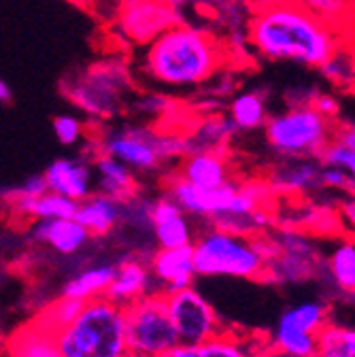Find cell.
I'll list each match as a JSON object with an SVG mask.
<instances>
[{
	"mask_svg": "<svg viewBox=\"0 0 355 357\" xmlns=\"http://www.w3.org/2000/svg\"><path fill=\"white\" fill-rule=\"evenodd\" d=\"M300 3L304 7H308L313 13L322 15L324 20L340 26V22H342L345 13L349 9L351 0H300Z\"/></svg>",
	"mask_w": 355,
	"mask_h": 357,
	"instance_id": "836d02e7",
	"label": "cell"
},
{
	"mask_svg": "<svg viewBox=\"0 0 355 357\" xmlns=\"http://www.w3.org/2000/svg\"><path fill=\"white\" fill-rule=\"evenodd\" d=\"M328 273L340 291L353 296V291H355V245L351 238L340 241L330 251Z\"/></svg>",
	"mask_w": 355,
	"mask_h": 357,
	"instance_id": "f1b7e54d",
	"label": "cell"
},
{
	"mask_svg": "<svg viewBox=\"0 0 355 357\" xmlns=\"http://www.w3.org/2000/svg\"><path fill=\"white\" fill-rule=\"evenodd\" d=\"M43 176H45L50 192L62 194L77 202L94 192V170L83 160H56L45 168Z\"/></svg>",
	"mask_w": 355,
	"mask_h": 357,
	"instance_id": "2e32d148",
	"label": "cell"
},
{
	"mask_svg": "<svg viewBox=\"0 0 355 357\" xmlns=\"http://www.w3.org/2000/svg\"><path fill=\"white\" fill-rule=\"evenodd\" d=\"M230 119L236 130H257L269 119L266 100L259 92H243L230 102Z\"/></svg>",
	"mask_w": 355,
	"mask_h": 357,
	"instance_id": "83f0119b",
	"label": "cell"
},
{
	"mask_svg": "<svg viewBox=\"0 0 355 357\" xmlns=\"http://www.w3.org/2000/svg\"><path fill=\"white\" fill-rule=\"evenodd\" d=\"M266 344V336H245L236 330H226L200 344H174L158 357H257Z\"/></svg>",
	"mask_w": 355,
	"mask_h": 357,
	"instance_id": "4fadbf2b",
	"label": "cell"
},
{
	"mask_svg": "<svg viewBox=\"0 0 355 357\" xmlns=\"http://www.w3.org/2000/svg\"><path fill=\"white\" fill-rule=\"evenodd\" d=\"M179 24L176 13L162 0H130L121 9L119 28L132 40L147 45L158 34Z\"/></svg>",
	"mask_w": 355,
	"mask_h": 357,
	"instance_id": "7c38bea8",
	"label": "cell"
},
{
	"mask_svg": "<svg viewBox=\"0 0 355 357\" xmlns=\"http://www.w3.org/2000/svg\"><path fill=\"white\" fill-rule=\"evenodd\" d=\"M192 257L200 277L262 279L266 261L251 236L232 234L221 228L202 232L192 241Z\"/></svg>",
	"mask_w": 355,
	"mask_h": 357,
	"instance_id": "5b68a950",
	"label": "cell"
},
{
	"mask_svg": "<svg viewBox=\"0 0 355 357\" xmlns=\"http://www.w3.org/2000/svg\"><path fill=\"white\" fill-rule=\"evenodd\" d=\"M317 162L322 166H332V168H342L351 174H355V147L345 145L338 139H330L328 145L322 149L317 155Z\"/></svg>",
	"mask_w": 355,
	"mask_h": 357,
	"instance_id": "4dcf8cb0",
	"label": "cell"
},
{
	"mask_svg": "<svg viewBox=\"0 0 355 357\" xmlns=\"http://www.w3.org/2000/svg\"><path fill=\"white\" fill-rule=\"evenodd\" d=\"M73 219L79 221L90 236H107L121 221V202L100 192H92L87 198L77 202V213Z\"/></svg>",
	"mask_w": 355,
	"mask_h": 357,
	"instance_id": "44dd1931",
	"label": "cell"
},
{
	"mask_svg": "<svg viewBox=\"0 0 355 357\" xmlns=\"http://www.w3.org/2000/svg\"><path fill=\"white\" fill-rule=\"evenodd\" d=\"M345 28L324 20L300 0L262 3L249 22L253 50L275 62L319 68L345 45Z\"/></svg>",
	"mask_w": 355,
	"mask_h": 357,
	"instance_id": "6da1fadb",
	"label": "cell"
},
{
	"mask_svg": "<svg viewBox=\"0 0 355 357\" xmlns=\"http://www.w3.org/2000/svg\"><path fill=\"white\" fill-rule=\"evenodd\" d=\"M149 271H151V277L164 287V294L192 287L196 279L192 245L158 249L151 255Z\"/></svg>",
	"mask_w": 355,
	"mask_h": 357,
	"instance_id": "9a60e30c",
	"label": "cell"
},
{
	"mask_svg": "<svg viewBox=\"0 0 355 357\" xmlns=\"http://www.w3.org/2000/svg\"><path fill=\"white\" fill-rule=\"evenodd\" d=\"M113 273H115V266H107V264L85 268V271H81L77 277L66 281L62 296L75 298L81 302L94 300V298H105V291L113 279Z\"/></svg>",
	"mask_w": 355,
	"mask_h": 357,
	"instance_id": "d4e9b609",
	"label": "cell"
},
{
	"mask_svg": "<svg viewBox=\"0 0 355 357\" xmlns=\"http://www.w3.org/2000/svg\"><path fill=\"white\" fill-rule=\"evenodd\" d=\"M319 188L336 190V192H347L349 196H353V190H355L353 174L342 170V168L322 166V170H319Z\"/></svg>",
	"mask_w": 355,
	"mask_h": 357,
	"instance_id": "e575fe53",
	"label": "cell"
},
{
	"mask_svg": "<svg viewBox=\"0 0 355 357\" xmlns=\"http://www.w3.org/2000/svg\"><path fill=\"white\" fill-rule=\"evenodd\" d=\"M62 357H123V308L107 298L83 302L79 315L56 332Z\"/></svg>",
	"mask_w": 355,
	"mask_h": 357,
	"instance_id": "3957f363",
	"label": "cell"
},
{
	"mask_svg": "<svg viewBox=\"0 0 355 357\" xmlns=\"http://www.w3.org/2000/svg\"><path fill=\"white\" fill-rule=\"evenodd\" d=\"M68 3H75V5H83V7H87V5H92L94 0H68Z\"/></svg>",
	"mask_w": 355,
	"mask_h": 357,
	"instance_id": "b9f144b4",
	"label": "cell"
},
{
	"mask_svg": "<svg viewBox=\"0 0 355 357\" xmlns=\"http://www.w3.org/2000/svg\"><path fill=\"white\" fill-rule=\"evenodd\" d=\"M151 271L145 261L139 259H126L119 266H115L113 279L105 291V298L111 300L117 306H128L147 294H151Z\"/></svg>",
	"mask_w": 355,
	"mask_h": 357,
	"instance_id": "ac0fdd59",
	"label": "cell"
},
{
	"mask_svg": "<svg viewBox=\"0 0 355 357\" xmlns=\"http://www.w3.org/2000/svg\"><path fill=\"white\" fill-rule=\"evenodd\" d=\"M149 228L153 232L158 249L183 247V245H192V241H194V232L190 228L188 215L168 196L151 202Z\"/></svg>",
	"mask_w": 355,
	"mask_h": 357,
	"instance_id": "5bb4252c",
	"label": "cell"
},
{
	"mask_svg": "<svg viewBox=\"0 0 355 357\" xmlns=\"http://www.w3.org/2000/svg\"><path fill=\"white\" fill-rule=\"evenodd\" d=\"M166 306L176 334V344H200L228 328L221 324L213 304L192 287L166 294Z\"/></svg>",
	"mask_w": 355,
	"mask_h": 357,
	"instance_id": "30bf717a",
	"label": "cell"
},
{
	"mask_svg": "<svg viewBox=\"0 0 355 357\" xmlns=\"http://www.w3.org/2000/svg\"><path fill=\"white\" fill-rule=\"evenodd\" d=\"M81 306H83L81 300L62 296L60 300H56V302H52L50 306L43 308V310L38 312V315H36V319L43 321L47 328H52L54 332H58V330H62L64 326H68V324L79 315Z\"/></svg>",
	"mask_w": 355,
	"mask_h": 357,
	"instance_id": "f546056e",
	"label": "cell"
},
{
	"mask_svg": "<svg viewBox=\"0 0 355 357\" xmlns=\"http://www.w3.org/2000/svg\"><path fill=\"white\" fill-rule=\"evenodd\" d=\"M103 153H109L137 172H149L160 168L166 160L188 155L186 137L162 134L149 126H126L107 132L103 141Z\"/></svg>",
	"mask_w": 355,
	"mask_h": 357,
	"instance_id": "ba28073f",
	"label": "cell"
},
{
	"mask_svg": "<svg viewBox=\"0 0 355 357\" xmlns=\"http://www.w3.org/2000/svg\"><path fill=\"white\" fill-rule=\"evenodd\" d=\"M123 357H147V355H143V353H137V351H130V349H128Z\"/></svg>",
	"mask_w": 355,
	"mask_h": 357,
	"instance_id": "7bdbcfd3",
	"label": "cell"
},
{
	"mask_svg": "<svg viewBox=\"0 0 355 357\" xmlns=\"http://www.w3.org/2000/svg\"><path fill=\"white\" fill-rule=\"evenodd\" d=\"M234 132H236V128H234L232 119H228V117H209L190 134V137H186L188 153L226 149V145L234 137Z\"/></svg>",
	"mask_w": 355,
	"mask_h": 357,
	"instance_id": "484cf974",
	"label": "cell"
},
{
	"mask_svg": "<svg viewBox=\"0 0 355 357\" xmlns=\"http://www.w3.org/2000/svg\"><path fill=\"white\" fill-rule=\"evenodd\" d=\"M340 213H342V217L347 215V223H349V226H353V221H355V202H353V196H349L347 202H342Z\"/></svg>",
	"mask_w": 355,
	"mask_h": 357,
	"instance_id": "ab89813d",
	"label": "cell"
},
{
	"mask_svg": "<svg viewBox=\"0 0 355 357\" xmlns=\"http://www.w3.org/2000/svg\"><path fill=\"white\" fill-rule=\"evenodd\" d=\"M330 321V306L322 300H308L287 308L279 317L275 332L269 336V344L292 353L313 355L317 332Z\"/></svg>",
	"mask_w": 355,
	"mask_h": 357,
	"instance_id": "8fae6325",
	"label": "cell"
},
{
	"mask_svg": "<svg viewBox=\"0 0 355 357\" xmlns=\"http://www.w3.org/2000/svg\"><path fill=\"white\" fill-rule=\"evenodd\" d=\"M319 68H322L324 77L336 85H351L353 83V58H351V52L345 50V45L338 52H334Z\"/></svg>",
	"mask_w": 355,
	"mask_h": 357,
	"instance_id": "1f68e13d",
	"label": "cell"
},
{
	"mask_svg": "<svg viewBox=\"0 0 355 357\" xmlns=\"http://www.w3.org/2000/svg\"><path fill=\"white\" fill-rule=\"evenodd\" d=\"M34 241L50 245L54 251L62 255H73L81 251L92 236L79 221L70 219H38L32 228Z\"/></svg>",
	"mask_w": 355,
	"mask_h": 357,
	"instance_id": "ffe728a7",
	"label": "cell"
},
{
	"mask_svg": "<svg viewBox=\"0 0 355 357\" xmlns=\"http://www.w3.org/2000/svg\"><path fill=\"white\" fill-rule=\"evenodd\" d=\"M168 107H170V102H168V98H164L162 94H149V96H145L143 100H139V109L145 111V113H151V115H160V113H164Z\"/></svg>",
	"mask_w": 355,
	"mask_h": 357,
	"instance_id": "74e56055",
	"label": "cell"
},
{
	"mask_svg": "<svg viewBox=\"0 0 355 357\" xmlns=\"http://www.w3.org/2000/svg\"><path fill=\"white\" fill-rule=\"evenodd\" d=\"M7 357H62L56 332L34 319L17 328L5 342Z\"/></svg>",
	"mask_w": 355,
	"mask_h": 357,
	"instance_id": "d6986e66",
	"label": "cell"
},
{
	"mask_svg": "<svg viewBox=\"0 0 355 357\" xmlns=\"http://www.w3.org/2000/svg\"><path fill=\"white\" fill-rule=\"evenodd\" d=\"M130 92V73L119 60H105L73 77L64 85L66 98L92 119L107 121L126 105Z\"/></svg>",
	"mask_w": 355,
	"mask_h": 357,
	"instance_id": "52a82bcc",
	"label": "cell"
},
{
	"mask_svg": "<svg viewBox=\"0 0 355 357\" xmlns=\"http://www.w3.org/2000/svg\"><path fill=\"white\" fill-rule=\"evenodd\" d=\"M334 132V119L313 105H296L264 123L269 147L285 158H317Z\"/></svg>",
	"mask_w": 355,
	"mask_h": 357,
	"instance_id": "8992f818",
	"label": "cell"
},
{
	"mask_svg": "<svg viewBox=\"0 0 355 357\" xmlns=\"http://www.w3.org/2000/svg\"><path fill=\"white\" fill-rule=\"evenodd\" d=\"M273 196L271 183L264 181H247L236 183L230 178L228 183L215 190H202L198 185L188 183L183 176L176 174L168 183V198H172L181 206L186 215L204 217L213 223H219L228 217L251 215L255 208H262L264 202Z\"/></svg>",
	"mask_w": 355,
	"mask_h": 357,
	"instance_id": "277c9868",
	"label": "cell"
},
{
	"mask_svg": "<svg viewBox=\"0 0 355 357\" xmlns=\"http://www.w3.org/2000/svg\"><path fill=\"white\" fill-rule=\"evenodd\" d=\"M94 172H96V183H98L100 194H105L121 204L137 196L135 170L128 168L117 158H113L109 153H100L94 162Z\"/></svg>",
	"mask_w": 355,
	"mask_h": 357,
	"instance_id": "7402d4cb",
	"label": "cell"
},
{
	"mask_svg": "<svg viewBox=\"0 0 355 357\" xmlns=\"http://www.w3.org/2000/svg\"><path fill=\"white\" fill-rule=\"evenodd\" d=\"M319 170L322 164L317 158H292L287 164L279 166L271 178L273 192L300 194L319 188Z\"/></svg>",
	"mask_w": 355,
	"mask_h": 357,
	"instance_id": "603a6c76",
	"label": "cell"
},
{
	"mask_svg": "<svg viewBox=\"0 0 355 357\" xmlns=\"http://www.w3.org/2000/svg\"><path fill=\"white\" fill-rule=\"evenodd\" d=\"M54 134L64 147H73L83 137V121L75 115H58L54 119Z\"/></svg>",
	"mask_w": 355,
	"mask_h": 357,
	"instance_id": "d6a6232c",
	"label": "cell"
},
{
	"mask_svg": "<svg viewBox=\"0 0 355 357\" xmlns=\"http://www.w3.org/2000/svg\"><path fill=\"white\" fill-rule=\"evenodd\" d=\"M179 176L188 183L198 185L202 190H215L228 183L232 178V170L226 158V149L215 151H192L186 155Z\"/></svg>",
	"mask_w": 355,
	"mask_h": 357,
	"instance_id": "e0dca14e",
	"label": "cell"
},
{
	"mask_svg": "<svg viewBox=\"0 0 355 357\" xmlns=\"http://www.w3.org/2000/svg\"><path fill=\"white\" fill-rule=\"evenodd\" d=\"M45 192H47L45 176H43V174H32V176L26 178L22 185L3 192V198H7V202H13L15 198H36V196L45 194Z\"/></svg>",
	"mask_w": 355,
	"mask_h": 357,
	"instance_id": "d590c367",
	"label": "cell"
},
{
	"mask_svg": "<svg viewBox=\"0 0 355 357\" xmlns=\"http://www.w3.org/2000/svg\"><path fill=\"white\" fill-rule=\"evenodd\" d=\"M317 357H355V330L328 321L315 338Z\"/></svg>",
	"mask_w": 355,
	"mask_h": 357,
	"instance_id": "4316f807",
	"label": "cell"
},
{
	"mask_svg": "<svg viewBox=\"0 0 355 357\" xmlns=\"http://www.w3.org/2000/svg\"><path fill=\"white\" fill-rule=\"evenodd\" d=\"M11 100H13L11 85H9L5 79H0V102H3V105H9Z\"/></svg>",
	"mask_w": 355,
	"mask_h": 357,
	"instance_id": "60d3db41",
	"label": "cell"
},
{
	"mask_svg": "<svg viewBox=\"0 0 355 357\" xmlns=\"http://www.w3.org/2000/svg\"><path fill=\"white\" fill-rule=\"evenodd\" d=\"M310 105H313L322 115L330 117V119H334L338 115V111H340L338 100L334 96H328V94H315L313 100H310Z\"/></svg>",
	"mask_w": 355,
	"mask_h": 357,
	"instance_id": "8d00e7d4",
	"label": "cell"
},
{
	"mask_svg": "<svg viewBox=\"0 0 355 357\" xmlns=\"http://www.w3.org/2000/svg\"><path fill=\"white\" fill-rule=\"evenodd\" d=\"M257 357H317V355H315V353H313V355H292V353H285V351H279V349H275V347H271V344H266V347L259 351Z\"/></svg>",
	"mask_w": 355,
	"mask_h": 357,
	"instance_id": "f35d334b",
	"label": "cell"
},
{
	"mask_svg": "<svg viewBox=\"0 0 355 357\" xmlns=\"http://www.w3.org/2000/svg\"><path fill=\"white\" fill-rule=\"evenodd\" d=\"M123 332L130 351L158 357L176 344L164 291H151L123 306Z\"/></svg>",
	"mask_w": 355,
	"mask_h": 357,
	"instance_id": "9c48e42d",
	"label": "cell"
},
{
	"mask_svg": "<svg viewBox=\"0 0 355 357\" xmlns=\"http://www.w3.org/2000/svg\"><path fill=\"white\" fill-rule=\"evenodd\" d=\"M224 64V47L206 30L174 24L141 54L137 73L149 85L186 89L209 81Z\"/></svg>",
	"mask_w": 355,
	"mask_h": 357,
	"instance_id": "7a4b0ae2",
	"label": "cell"
},
{
	"mask_svg": "<svg viewBox=\"0 0 355 357\" xmlns=\"http://www.w3.org/2000/svg\"><path fill=\"white\" fill-rule=\"evenodd\" d=\"M17 217L24 219H70L77 213V200H70L56 192H45L36 198H15L9 202Z\"/></svg>",
	"mask_w": 355,
	"mask_h": 357,
	"instance_id": "cb8c5ba5",
	"label": "cell"
}]
</instances>
